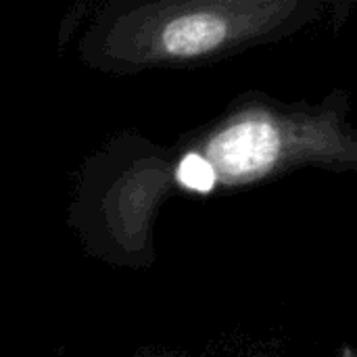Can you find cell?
<instances>
[{"label":"cell","instance_id":"obj_1","mask_svg":"<svg viewBox=\"0 0 357 357\" xmlns=\"http://www.w3.org/2000/svg\"><path fill=\"white\" fill-rule=\"evenodd\" d=\"M320 0H157L111 6L82 44L102 71L192 67L289 38L320 19Z\"/></svg>","mask_w":357,"mask_h":357},{"label":"cell","instance_id":"obj_2","mask_svg":"<svg viewBox=\"0 0 357 357\" xmlns=\"http://www.w3.org/2000/svg\"><path fill=\"white\" fill-rule=\"evenodd\" d=\"M305 167L357 172L347 92L335 90L318 105L247 94L190 142L176 176L207 192L264 184Z\"/></svg>","mask_w":357,"mask_h":357}]
</instances>
